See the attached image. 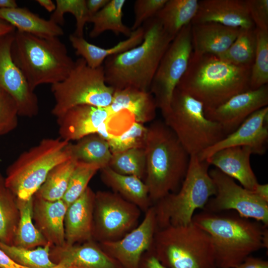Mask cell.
Here are the masks:
<instances>
[{"label":"cell","instance_id":"1","mask_svg":"<svg viewBox=\"0 0 268 268\" xmlns=\"http://www.w3.org/2000/svg\"><path fill=\"white\" fill-rule=\"evenodd\" d=\"M142 26L144 34L140 44L107 58L103 64L106 83L114 90L134 87L149 91L160 62L175 38L155 17Z\"/></svg>","mask_w":268,"mask_h":268},{"label":"cell","instance_id":"2","mask_svg":"<svg viewBox=\"0 0 268 268\" xmlns=\"http://www.w3.org/2000/svg\"><path fill=\"white\" fill-rule=\"evenodd\" d=\"M192 222L210 236L217 268H235L253 253L268 249V226L237 213L203 210Z\"/></svg>","mask_w":268,"mask_h":268},{"label":"cell","instance_id":"3","mask_svg":"<svg viewBox=\"0 0 268 268\" xmlns=\"http://www.w3.org/2000/svg\"><path fill=\"white\" fill-rule=\"evenodd\" d=\"M251 70V67L229 64L215 55L192 52L176 88L200 101L206 111L250 89Z\"/></svg>","mask_w":268,"mask_h":268},{"label":"cell","instance_id":"4","mask_svg":"<svg viewBox=\"0 0 268 268\" xmlns=\"http://www.w3.org/2000/svg\"><path fill=\"white\" fill-rule=\"evenodd\" d=\"M143 181L152 205L179 189L187 173L190 155L164 122L147 127Z\"/></svg>","mask_w":268,"mask_h":268},{"label":"cell","instance_id":"5","mask_svg":"<svg viewBox=\"0 0 268 268\" xmlns=\"http://www.w3.org/2000/svg\"><path fill=\"white\" fill-rule=\"evenodd\" d=\"M11 54L33 91L40 85L63 81L75 63L59 37H41L16 30Z\"/></svg>","mask_w":268,"mask_h":268},{"label":"cell","instance_id":"6","mask_svg":"<svg viewBox=\"0 0 268 268\" xmlns=\"http://www.w3.org/2000/svg\"><path fill=\"white\" fill-rule=\"evenodd\" d=\"M150 251L168 268H217L210 236L193 222L157 228Z\"/></svg>","mask_w":268,"mask_h":268},{"label":"cell","instance_id":"7","mask_svg":"<svg viewBox=\"0 0 268 268\" xmlns=\"http://www.w3.org/2000/svg\"><path fill=\"white\" fill-rule=\"evenodd\" d=\"M209 165L197 155L190 156L188 170L179 190L153 204L157 228L186 225L195 211L204 208L216 189L208 170Z\"/></svg>","mask_w":268,"mask_h":268},{"label":"cell","instance_id":"8","mask_svg":"<svg viewBox=\"0 0 268 268\" xmlns=\"http://www.w3.org/2000/svg\"><path fill=\"white\" fill-rule=\"evenodd\" d=\"M59 138H45L21 153L7 169L6 187L21 200H28L57 165L72 157L70 144Z\"/></svg>","mask_w":268,"mask_h":268},{"label":"cell","instance_id":"9","mask_svg":"<svg viewBox=\"0 0 268 268\" xmlns=\"http://www.w3.org/2000/svg\"><path fill=\"white\" fill-rule=\"evenodd\" d=\"M163 117L190 156H199L226 136L219 124L206 117L202 103L177 88Z\"/></svg>","mask_w":268,"mask_h":268},{"label":"cell","instance_id":"10","mask_svg":"<svg viewBox=\"0 0 268 268\" xmlns=\"http://www.w3.org/2000/svg\"><path fill=\"white\" fill-rule=\"evenodd\" d=\"M51 90L55 101L51 112L56 118L79 105L108 107L114 92L106 83L103 65L90 67L81 58L75 61L67 77L52 85Z\"/></svg>","mask_w":268,"mask_h":268},{"label":"cell","instance_id":"11","mask_svg":"<svg viewBox=\"0 0 268 268\" xmlns=\"http://www.w3.org/2000/svg\"><path fill=\"white\" fill-rule=\"evenodd\" d=\"M141 210L114 192L95 193L93 239L98 243L120 239L139 223Z\"/></svg>","mask_w":268,"mask_h":268},{"label":"cell","instance_id":"12","mask_svg":"<svg viewBox=\"0 0 268 268\" xmlns=\"http://www.w3.org/2000/svg\"><path fill=\"white\" fill-rule=\"evenodd\" d=\"M193 52L191 24L183 27L163 56L149 91L163 116L168 112L173 92L186 72Z\"/></svg>","mask_w":268,"mask_h":268},{"label":"cell","instance_id":"13","mask_svg":"<svg viewBox=\"0 0 268 268\" xmlns=\"http://www.w3.org/2000/svg\"><path fill=\"white\" fill-rule=\"evenodd\" d=\"M216 189L203 210L218 213L233 210L240 216L268 225V203L252 191L239 185L233 178L216 168L209 171Z\"/></svg>","mask_w":268,"mask_h":268},{"label":"cell","instance_id":"14","mask_svg":"<svg viewBox=\"0 0 268 268\" xmlns=\"http://www.w3.org/2000/svg\"><path fill=\"white\" fill-rule=\"evenodd\" d=\"M144 213L139 224L120 239L98 243L105 253L122 268H138L143 254L151 248L157 229L153 205Z\"/></svg>","mask_w":268,"mask_h":268},{"label":"cell","instance_id":"15","mask_svg":"<svg viewBox=\"0 0 268 268\" xmlns=\"http://www.w3.org/2000/svg\"><path fill=\"white\" fill-rule=\"evenodd\" d=\"M15 31L0 37V89L14 100L19 116L32 118L39 113L38 99L12 60L11 48Z\"/></svg>","mask_w":268,"mask_h":268},{"label":"cell","instance_id":"16","mask_svg":"<svg viewBox=\"0 0 268 268\" xmlns=\"http://www.w3.org/2000/svg\"><path fill=\"white\" fill-rule=\"evenodd\" d=\"M268 105V86L236 94L213 109L206 117L219 124L227 135L236 130L251 114Z\"/></svg>","mask_w":268,"mask_h":268},{"label":"cell","instance_id":"17","mask_svg":"<svg viewBox=\"0 0 268 268\" xmlns=\"http://www.w3.org/2000/svg\"><path fill=\"white\" fill-rule=\"evenodd\" d=\"M268 106L249 116L234 132L198 156L205 160L216 152L230 147L248 146L253 154L262 155L267 150L268 140Z\"/></svg>","mask_w":268,"mask_h":268},{"label":"cell","instance_id":"18","mask_svg":"<svg viewBox=\"0 0 268 268\" xmlns=\"http://www.w3.org/2000/svg\"><path fill=\"white\" fill-rule=\"evenodd\" d=\"M50 258L52 268H122L93 239L71 245L52 247Z\"/></svg>","mask_w":268,"mask_h":268},{"label":"cell","instance_id":"19","mask_svg":"<svg viewBox=\"0 0 268 268\" xmlns=\"http://www.w3.org/2000/svg\"><path fill=\"white\" fill-rule=\"evenodd\" d=\"M114 115L108 107L89 105L73 107L56 118L60 137L71 142L96 134L99 127Z\"/></svg>","mask_w":268,"mask_h":268},{"label":"cell","instance_id":"20","mask_svg":"<svg viewBox=\"0 0 268 268\" xmlns=\"http://www.w3.org/2000/svg\"><path fill=\"white\" fill-rule=\"evenodd\" d=\"M217 23L243 29L254 28L246 0H199L197 13L192 24Z\"/></svg>","mask_w":268,"mask_h":268},{"label":"cell","instance_id":"21","mask_svg":"<svg viewBox=\"0 0 268 268\" xmlns=\"http://www.w3.org/2000/svg\"><path fill=\"white\" fill-rule=\"evenodd\" d=\"M95 196V193L88 187L67 207L64 220L66 245H71L93 239Z\"/></svg>","mask_w":268,"mask_h":268},{"label":"cell","instance_id":"22","mask_svg":"<svg viewBox=\"0 0 268 268\" xmlns=\"http://www.w3.org/2000/svg\"><path fill=\"white\" fill-rule=\"evenodd\" d=\"M252 154L253 152L249 147L233 146L216 152L205 161L238 181L245 189L252 191L258 182L250 163Z\"/></svg>","mask_w":268,"mask_h":268},{"label":"cell","instance_id":"23","mask_svg":"<svg viewBox=\"0 0 268 268\" xmlns=\"http://www.w3.org/2000/svg\"><path fill=\"white\" fill-rule=\"evenodd\" d=\"M67 207L63 200L49 201L33 197V220L52 247L65 244L64 220Z\"/></svg>","mask_w":268,"mask_h":268},{"label":"cell","instance_id":"24","mask_svg":"<svg viewBox=\"0 0 268 268\" xmlns=\"http://www.w3.org/2000/svg\"><path fill=\"white\" fill-rule=\"evenodd\" d=\"M240 29L214 22L191 23L193 52L218 56L231 46Z\"/></svg>","mask_w":268,"mask_h":268},{"label":"cell","instance_id":"25","mask_svg":"<svg viewBox=\"0 0 268 268\" xmlns=\"http://www.w3.org/2000/svg\"><path fill=\"white\" fill-rule=\"evenodd\" d=\"M108 107L114 115L126 111L133 116L134 122L142 124L154 120L157 109L155 98L149 91L134 87L115 90Z\"/></svg>","mask_w":268,"mask_h":268},{"label":"cell","instance_id":"26","mask_svg":"<svg viewBox=\"0 0 268 268\" xmlns=\"http://www.w3.org/2000/svg\"><path fill=\"white\" fill-rule=\"evenodd\" d=\"M144 30L143 26L133 31L126 39L121 41L110 48H103L90 43L83 37L71 34L69 40L75 50V54L84 60L88 66L97 68L103 65L108 57L131 49L143 41Z\"/></svg>","mask_w":268,"mask_h":268},{"label":"cell","instance_id":"27","mask_svg":"<svg viewBox=\"0 0 268 268\" xmlns=\"http://www.w3.org/2000/svg\"><path fill=\"white\" fill-rule=\"evenodd\" d=\"M103 183L128 201L145 212L152 205L144 182L134 176L119 174L109 166L100 170Z\"/></svg>","mask_w":268,"mask_h":268},{"label":"cell","instance_id":"28","mask_svg":"<svg viewBox=\"0 0 268 268\" xmlns=\"http://www.w3.org/2000/svg\"><path fill=\"white\" fill-rule=\"evenodd\" d=\"M0 19L10 24L17 31L41 37H59L64 34L61 26L26 7L0 9Z\"/></svg>","mask_w":268,"mask_h":268},{"label":"cell","instance_id":"29","mask_svg":"<svg viewBox=\"0 0 268 268\" xmlns=\"http://www.w3.org/2000/svg\"><path fill=\"white\" fill-rule=\"evenodd\" d=\"M198 0H167L155 16L164 30L175 37L191 24L199 8Z\"/></svg>","mask_w":268,"mask_h":268},{"label":"cell","instance_id":"30","mask_svg":"<svg viewBox=\"0 0 268 268\" xmlns=\"http://www.w3.org/2000/svg\"><path fill=\"white\" fill-rule=\"evenodd\" d=\"M125 0H110L99 11L91 16L88 22L93 24L89 32L91 38H96L107 31L115 35L123 34L129 37L132 31L123 22V8Z\"/></svg>","mask_w":268,"mask_h":268},{"label":"cell","instance_id":"31","mask_svg":"<svg viewBox=\"0 0 268 268\" xmlns=\"http://www.w3.org/2000/svg\"><path fill=\"white\" fill-rule=\"evenodd\" d=\"M70 144L72 157L77 161L98 166H108L112 153L108 143L97 134L86 135Z\"/></svg>","mask_w":268,"mask_h":268},{"label":"cell","instance_id":"32","mask_svg":"<svg viewBox=\"0 0 268 268\" xmlns=\"http://www.w3.org/2000/svg\"><path fill=\"white\" fill-rule=\"evenodd\" d=\"M16 199L19 218L13 245L27 249L45 245L47 241L34 224L32 216L33 197L28 200Z\"/></svg>","mask_w":268,"mask_h":268},{"label":"cell","instance_id":"33","mask_svg":"<svg viewBox=\"0 0 268 268\" xmlns=\"http://www.w3.org/2000/svg\"><path fill=\"white\" fill-rule=\"evenodd\" d=\"M19 218L17 199L0 173V241L13 245Z\"/></svg>","mask_w":268,"mask_h":268},{"label":"cell","instance_id":"34","mask_svg":"<svg viewBox=\"0 0 268 268\" xmlns=\"http://www.w3.org/2000/svg\"><path fill=\"white\" fill-rule=\"evenodd\" d=\"M257 44L256 29L240 28L238 35L224 53L216 56L229 64L251 67L253 64Z\"/></svg>","mask_w":268,"mask_h":268},{"label":"cell","instance_id":"35","mask_svg":"<svg viewBox=\"0 0 268 268\" xmlns=\"http://www.w3.org/2000/svg\"><path fill=\"white\" fill-rule=\"evenodd\" d=\"M76 162L72 157L55 166L34 196L49 201L62 200Z\"/></svg>","mask_w":268,"mask_h":268},{"label":"cell","instance_id":"36","mask_svg":"<svg viewBox=\"0 0 268 268\" xmlns=\"http://www.w3.org/2000/svg\"><path fill=\"white\" fill-rule=\"evenodd\" d=\"M52 246L47 243L43 246L27 249L0 241V249L17 264L28 268H52L55 264L50 258Z\"/></svg>","mask_w":268,"mask_h":268},{"label":"cell","instance_id":"37","mask_svg":"<svg viewBox=\"0 0 268 268\" xmlns=\"http://www.w3.org/2000/svg\"><path fill=\"white\" fill-rule=\"evenodd\" d=\"M108 166L119 174L134 176L143 181L146 173L145 148H134L112 154Z\"/></svg>","mask_w":268,"mask_h":268},{"label":"cell","instance_id":"38","mask_svg":"<svg viewBox=\"0 0 268 268\" xmlns=\"http://www.w3.org/2000/svg\"><path fill=\"white\" fill-rule=\"evenodd\" d=\"M256 29L257 44L251 67L250 89H256L268 83V32Z\"/></svg>","mask_w":268,"mask_h":268},{"label":"cell","instance_id":"39","mask_svg":"<svg viewBox=\"0 0 268 268\" xmlns=\"http://www.w3.org/2000/svg\"><path fill=\"white\" fill-rule=\"evenodd\" d=\"M56 7L51 14L50 19L55 23L61 26L65 23L64 14L70 13L76 20V28L74 34L83 37L84 28L88 22V13L86 0H56Z\"/></svg>","mask_w":268,"mask_h":268},{"label":"cell","instance_id":"40","mask_svg":"<svg viewBox=\"0 0 268 268\" xmlns=\"http://www.w3.org/2000/svg\"><path fill=\"white\" fill-rule=\"evenodd\" d=\"M98 170L100 168L96 165L76 162L62 199L67 206L84 192L90 181Z\"/></svg>","mask_w":268,"mask_h":268},{"label":"cell","instance_id":"41","mask_svg":"<svg viewBox=\"0 0 268 268\" xmlns=\"http://www.w3.org/2000/svg\"><path fill=\"white\" fill-rule=\"evenodd\" d=\"M147 134V127L134 122L129 128L121 134H112L107 142L112 154L134 148H145Z\"/></svg>","mask_w":268,"mask_h":268},{"label":"cell","instance_id":"42","mask_svg":"<svg viewBox=\"0 0 268 268\" xmlns=\"http://www.w3.org/2000/svg\"><path fill=\"white\" fill-rule=\"evenodd\" d=\"M18 110L14 100L0 89V135L15 130L18 123Z\"/></svg>","mask_w":268,"mask_h":268},{"label":"cell","instance_id":"43","mask_svg":"<svg viewBox=\"0 0 268 268\" xmlns=\"http://www.w3.org/2000/svg\"><path fill=\"white\" fill-rule=\"evenodd\" d=\"M167 0H136L134 5V19L131 28L134 31L149 19L155 17Z\"/></svg>","mask_w":268,"mask_h":268},{"label":"cell","instance_id":"44","mask_svg":"<svg viewBox=\"0 0 268 268\" xmlns=\"http://www.w3.org/2000/svg\"><path fill=\"white\" fill-rule=\"evenodd\" d=\"M246 3L256 28L268 32V0H246Z\"/></svg>","mask_w":268,"mask_h":268},{"label":"cell","instance_id":"45","mask_svg":"<svg viewBox=\"0 0 268 268\" xmlns=\"http://www.w3.org/2000/svg\"><path fill=\"white\" fill-rule=\"evenodd\" d=\"M138 268H168L164 266L151 251L142 255Z\"/></svg>","mask_w":268,"mask_h":268},{"label":"cell","instance_id":"46","mask_svg":"<svg viewBox=\"0 0 268 268\" xmlns=\"http://www.w3.org/2000/svg\"><path fill=\"white\" fill-rule=\"evenodd\" d=\"M235 268H268V262L250 256Z\"/></svg>","mask_w":268,"mask_h":268},{"label":"cell","instance_id":"47","mask_svg":"<svg viewBox=\"0 0 268 268\" xmlns=\"http://www.w3.org/2000/svg\"><path fill=\"white\" fill-rule=\"evenodd\" d=\"M110 0H87L86 4L90 17L105 6Z\"/></svg>","mask_w":268,"mask_h":268},{"label":"cell","instance_id":"48","mask_svg":"<svg viewBox=\"0 0 268 268\" xmlns=\"http://www.w3.org/2000/svg\"><path fill=\"white\" fill-rule=\"evenodd\" d=\"M0 268H28L14 262L3 251L0 249Z\"/></svg>","mask_w":268,"mask_h":268},{"label":"cell","instance_id":"49","mask_svg":"<svg viewBox=\"0 0 268 268\" xmlns=\"http://www.w3.org/2000/svg\"><path fill=\"white\" fill-rule=\"evenodd\" d=\"M259 198L268 203V184L259 183L252 191Z\"/></svg>","mask_w":268,"mask_h":268},{"label":"cell","instance_id":"50","mask_svg":"<svg viewBox=\"0 0 268 268\" xmlns=\"http://www.w3.org/2000/svg\"><path fill=\"white\" fill-rule=\"evenodd\" d=\"M16 29L6 21L0 19V37L14 32Z\"/></svg>","mask_w":268,"mask_h":268},{"label":"cell","instance_id":"51","mask_svg":"<svg viewBox=\"0 0 268 268\" xmlns=\"http://www.w3.org/2000/svg\"><path fill=\"white\" fill-rule=\"evenodd\" d=\"M36 1L49 12H54L56 9V3L52 0H37Z\"/></svg>","mask_w":268,"mask_h":268},{"label":"cell","instance_id":"52","mask_svg":"<svg viewBox=\"0 0 268 268\" xmlns=\"http://www.w3.org/2000/svg\"><path fill=\"white\" fill-rule=\"evenodd\" d=\"M18 7L14 0H0V9L12 8Z\"/></svg>","mask_w":268,"mask_h":268}]
</instances>
